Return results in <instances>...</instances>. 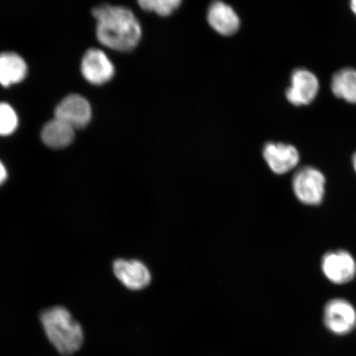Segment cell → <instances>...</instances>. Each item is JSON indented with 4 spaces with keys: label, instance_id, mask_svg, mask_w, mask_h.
I'll list each match as a JSON object with an SVG mask.
<instances>
[{
    "label": "cell",
    "instance_id": "cell-1",
    "mask_svg": "<svg viewBox=\"0 0 356 356\" xmlns=\"http://www.w3.org/2000/svg\"><path fill=\"white\" fill-rule=\"evenodd\" d=\"M99 42L111 50L131 51L139 44L142 29L130 8L102 4L93 8Z\"/></svg>",
    "mask_w": 356,
    "mask_h": 356
},
{
    "label": "cell",
    "instance_id": "cell-2",
    "mask_svg": "<svg viewBox=\"0 0 356 356\" xmlns=\"http://www.w3.org/2000/svg\"><path fill=\"white\" fill-rule=\"evenodd\" d=\"M41 321L48 339L60 354L73 355L81 348L83 329L68 310L53 307L42 312Z\"/></svg>",
    "mask_w": 356,
    "mask_h": 356
},
{
    "label": "cell",
    "instance_id": "cell-3",
    "mask_svg": "<svg viewBox=\"0 0 356 356\" xmlns=\"http://www.w3.org/2000/svg\"><path fill=\"white\" fill-rule=\"evenodd\" d=\"M326 177L318 168L306 166L293 177V193L302 204L317 207L321 204L326 191Z\"/></svg>",
    "mask_w": 356,
    "mask_h": 356
},
{
    "label": "cell",
    "instance_id": "cell-4",
    "mask_svg": "<svg viewBox=\"0 0 356 356\" xmlns=\"http://www.w3.org/2000/svg\"><path fill=\"white\" fill-rule=\"evenodd\" d=\"M323 323L328 330L335 335H347L356 326L355 307L341 298L329 300L324 306Z\"/></svg>",
    "mask_w": 356,
    "mask_h": 356
},
{
    "label": "cell",
    "instance_id": "cell-5",
    "mask_svg": "<svg viewBox=\"0 0 356 356\" xmlns=\"http://www.w3.org/2000/svg\"><path fill=\"white\" fill-rule=\"evenodd\" d=\"M321 268L324 277L335 284H345L356 275V261L349 252L329 251L322 258Z\"/></svg>",
    "mask_w": 356,
    "mask_h": 356
},
{
    "label": "cell",
    "instance_id": "cell-6",
    "mask_svg": "<svg viewBox=\"0 0 356 356\" xmlns=\"http://www.w3.org/2000/svg\"><path fill=\"white\" fill-rule=\"evenodd\" d=\"M318 90V79L314 73L306 69H296L292 72L291 86L286 89V96L293 106H306L315 99Z\"/></svg>",
    "mask_w": 356,
    "mask_h": 356
},
{
    "label": "cell",
    "instance_id": "cell-7",
    "mask_svg": "<svg viewBox=\"0 0 356 356\" xmlns=\"http://www.w3.org/2000/svg\"><path fill=\"white\" fill-rule=\"evenodd\" d=\"M81 72L88 83L99 86L113 79L115 67L104 51L91 48L83 57Z\"/></svg>",
    "mask_w": 356,
    "mask_h": 356
},
{
    "label": "cell",
    "instance_id": "cell-8",
    "mask_svg": "<svg viewBox=\"0 0 356 356\" xmlns=\"http://www.w3.org/2000/svg\"><path fill=\"white\" fill-rule=\"evenodd\" d=\"M55 118L74 129L86 127L92 118L90 104L81 95L67 96L56 106Z\"/></svg>",
    "mask_w": 356,
    "mask_h": 356
},
{
    "label": "cell",
    "instance_id": "cell-9",
    "mask_svg": "<svg viewBox=\"0 0 356 356\" xmlns=\"http://www.w3.org/2000/svg\"><path fill=\"white\" fill-rule=\"evenodd\" d=\"M267 165L275 175H282L295 168L300 162L299 151L291 145L268 142L262 150Z\"/></svg>",
    "mask_w": 356,
    "mask_h": 356
},
{
    "label": "cell",
    "instance_id": "cell-10",
    "mask_svg": "<svg viewBox=\"0 0 356 356\" xmlns=\"http://www.w3.org/2000/svg\"><path fill=\"white\" fill-rule=\"evenodd\" d=\"M113 271L120 282L131 291H140L151 282V273L143 262L118 259L114 261Z\"/></svg>",
    "mask_w": 356,
    "mask_h": 356
},
{
    "label": "cell",
    "instance_id": "cell-11",
    "mask_svg": "<svg viewBox=\"0 0 356 356\" xmlns=\"http://www.w3.org/2000/svg\"><path fill=\"white\" fill-rule=\"evenodd\" d=\"M207 21L217 33L225 37H230L237 33L241 24L234 8L221 1L213 2L209 7Z\"/></svg>",
    "mask_w": 356,
    "mask_h": 356
},
{
    "label": "cell",
    "instance_id": "cell-12",
    "mask_svg": "<svg viewBox=\"0 0 356 356\" xmlns=\"http://www.w3.org/2000/svg\"><path fill=\"white\" fill-rule=\"evenodd\" d=\"M28 74V66L22 58L15 52L0 54V83L4 87L19 83Z\"/></svg>",
    "mask_w": 356,
    "mask_h": 356
},
{
    "label": "cell",
    "instance_id": "cell-13",
    "mask_svg": "<svg viewBox=\"0 0 356 356\" xmlns=\"http://www.w3.org/2000/svg\"><path fill=\"white\" fill-rule=\"evenodd\" d=\"M74 129L56 118L44 124L42 131L43 143L52 149H63L72 143Z\"/></svg>",
    "mask_w": 356,
    "mask_h": 356
},
{
    "label": "cell",
    "instance_id": "cell-14",
    "mask_svg": "<svg viewBox=\"0 0 356 356\" xmlns=\"http://www.w3.org/2000/svg\"><path fill=\"white\" fill-rule=\"evenodd\" d=\"M331 88L338 99L356 104V70L345 68L337 71L332 79Z\"/></svg>",
    "mask_w": 356,
    "mask_h": 356
},
{
    "label": "cell",
    "instance_id": "cell-15",
    "mask_svg": "<svg viewBox=\"0 0 356 356\" xmlns=\"http://www.w3.org/2000/svg\"><path fill=\"white\" fill-rule=\"evenodd\" d=\"M138 4L146 12L155 13L161 17L172 15L181 4V0H141Z\"/></svg>",
    "mask_w": 356,
    "mask_h": 356
},
{
    "label": "cell",
    "instance_id": "cell-16",
    "mask_svg": "<svg viewBox=\"0 0 356 356\" xmlns=\"http://www.w3.org/2000/svg\"><path fill=\"white\" fill-rule=\"evenodd\" d=\"M19 120L15 111L6 102H0V136H6L15 132Z\"/></svg>",
    "mask_w": 356,
    "mask_h": 356
},
{
    "label": "cell",
    "instance_id": "cell-17",
    "mask_svg": "<svg viewBox=\"0 0 356 356\" xmlns=\"http://www.w3.org/2000/svg\"><path fill=\"white\" fill-rule=\"evenodd\" d=\"M7 178V171L6 167L3 166V164L0 162V184H2L4 181L6 180Z\"/></svg>",
    "mask_w": 356,
    "mask_h": 356
},
{
    "label": "cell",
    "instance_id": "cell-18",
    "mask_svg": "<svg viewBox=\"0 0 356 356\" xmlns=\"http://www.w3.org/2000/svg\"><path fill=\"white\" fill-rule=\"evenodd\" d=\"M350 10L354 13V15L356 16V0H353V1L350 2Z\"/></svg>",
    "mask_w": 356,
    "mask_h": 356
},
{
    "label": "cell",
    "instance_id": "cell-19",
    "mask_svg": "<svg viewBox=\"0 0 356 356\" xmlns=\"http://www.w3.org/2000/svg\"><path fill=\"white\" fill-rule=\"evenodd\" d=\"M353 168L355 169V172H356V152L354 154L353 157Z\"/></svg>",
    "mask_w": 356,
    "mask_h": 356
}]
</instances>
